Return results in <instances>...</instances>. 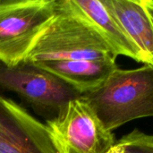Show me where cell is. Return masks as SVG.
I'll list each match as a JSON object with an SVG mask.
<instances>
[{
    "label": "cell",
    "instance_id": "cell-6",
    "mask_svg": "<svg viewBox=\"0 0 153 153\" xmlns=\"http://www.w3.org/2000/svg\"><path fill=\"white\" fill-rule=\"evenodd\" d=\"M0 153H57L45 124L1 94Z\"/></svg>",
    "mask_w": 153,
    "mask_h": 153
},
{
    "label": "cell",
    "instance_id": "cell-2",
    "mask_svg": "<svg viewBox=\"0 0 153 153\" xmlns=\"http://www.w3.org/2000/svg\"><path fill=\"white\" fill-rule=\"evenodd\" d=\"M82 98L110 132L132 120L153 117V66L118 67L101 86Z\"/></svg>",
    "mask_w": 153,
    "mask_h": 153
},
{
    "label": "cell",
    "instance_id": "cell-10",
    "mask_svg": "<svg viewBox=\"0 0 153 153\" xmlns=\"http://www.w3.org/2000/svg\"><path fill=\"white\" fill-rule=\"evenodd\" d=\"M108 153H153V135L134 129L116 143Z\"/></svg>",
    "mask_w": 153,
    "mask_h": 153
},
{
    "label": "cell",
    "instance_id": "cell-8",
    "mask_svg": "<svg viewBox=\"0 0 153 153\" xmlns=\"http://www.w3.org/2000/svg\"><path fill=\"white\" fill-rule=\"evenodd\" d=\"M37 66L59 77L82 95L98 89L118 68L116 61L51 62Z\"/></svg>",
    "mask_w": 153,
    "mask_h": 153
},
{
    "label": "cell",
    "instance_id": "cell-5",
    "mask_svg": "<svg viewBox=\"0 0 153 153\" xmlns=\"http://www.w3.org/2000/svg\"><path fill=\"white\" fill-rule=\"evenodd\" d=\"M57 153H108L115 137L82 97L45 124Z\"/></svg>",
    "mask_w": 153,
    "mask_h": 153
},
{
    "label": "cell",
    "instance_id": "cell-1",
    "mask_svg": "<svg viewBox=\"0 0 153 153\" xmlns=\"http://www.w3.org/2000/svg\"><path fill=\"white\" fill-rule=\"evenodd\" d=\"M117 56L74 0H56V13L23 62L116 61Z\"/></svg>",
    "mask_w": 153,
    "mask_h": 153
},
{
    "label": "cell",
    "instance_id": "cell-7",
    "mask_svg": "<svg viewBox=\"0 0 153 153\" xmlns=\"http://www.w3.org/2000/svg\"><path fill=\"white\" fill-rule=\"evenodd\" d=\"M74 2L96 26L117 56H126L148 65L146 57L117 20L108 0H74Z\"/></svg>",
    "mask_w": 153,
    "mask_h": 153
},
{
    "label": "cell",
    "instance_id": "cell-4",
    "mask_svg": "<svg viewBox=\"0 0 153 153\" xmlns=\"http://www.w3.org/2000/svg\"><path fill=\"white\" fill-rule=\"evenodd\" d=\"M0 88L16 93L46 120L56 117L70 101L82 97L59 77L28 62L14 66L0 63Z\"/></svg>",
    "mask_w": 153,
    "mask_h": 153
},
{
    "label": "cell",
    "instance_id": "cell-12",
    "mask_svg": "<svg viewBox=\"0 0 153 153\" xmlns=\"http://www.w3.org/2000/svg\"><path fill=\"white\" fill-rule=\"evenodd\" d=\"M151 20H152V19H151ZM152 23H153V22H152Z\"/></svg>",
    "mask_w": 153,
    "mask_h": 153
},
{
    "label": "cell",
    "instance_id": "cell-11",
    "mask_svg": "<svg viewBox=\"0 0 153 153\" xmlns=\"http://www.w3.org/2000/svg\"><path fill=\"white\" fill-rule=\"evenodd\" d=\"M142 3L146 9L150 18L153 22V1L152 0H142Z\"/></svg>",
    "mask_w": 153,
    "mask_h": 153
},
{
    "label": "cell",
    "instance_id": "cell-3",
    "mask_svg": "<svg viewBox=\"0 0 153 153\" xmlns=\"http://www.w3.org/2000/svg\"><path fill=\"white\" fill-rule=\"evenodd\" d=\"M56 0H0V63L23 62L56 13Z\"/></svg>",
    "mask_w": 153,
    "mask_h": 153
},
{
    "label": "cell",
    "instance_id": "cell-9",
    "mask_svg": "<svg viewBox=\"0 0 153 153\" xmlns=\"http://www.w3.org/2000/svg\"><path fill=\"white\" fill-rule=\"evenodd\" d=\"M114 14L153 66V23L142 0H108Z\"/></svg>",
    "mask_w": 153,
    "mask_h": 153
}]
</instances>
